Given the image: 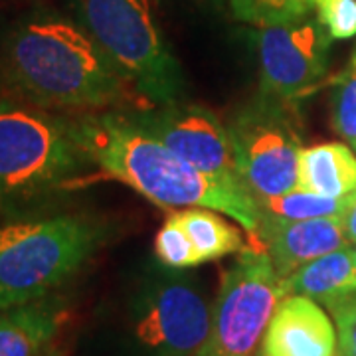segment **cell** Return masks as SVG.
<instances>
[{
	"label": "cell",
	"instance_id": "23",
	"mask_svg": "<svg viewBox=\"0 0 356 356\" xmlns=\"http://www.w3.org/2000/svg\"><path fill=\"white\" fill-rule=\"evenodd\" d=\"M343 229L346 236V242L356 245V192L348 196V202L343 212Z\"/></svg>",
	"mask_w": 356,
	"mask_h": 356
},
{
	"label": "cell",
	"instance_id": "3",
	"mask_svg": "<svg viewBox=\"0 0 356 356\" xmlns=\"http://www.w3.org/2000/svg\"><path fill=\"white\" fill-rule=\"evenodd\" d=\"M105 240L89 214H50L0 224V309L24 305L64 285Z\"/></svg>",
	"mask_w": 356,
	"mask_h": 356
},
{
	"label": "cell",
	"instance_id": "8",
	"mask_svg": "<svg viewBox=\"0 0 356 356\" xmlns=\"http://www.w3.org/2000/svg\"><path fill=\"white\" fill-rule=\"evenodd\" d=\"M212 307L186 275H161L139 297L135 343L147 356H196L208 339Z\"/></svg>",
	"mask_w": 356,
	"mask_h": 356
},
{
	"label": "cell",
	"instance_id": "14",
	"mask_svg": "<svg viewBox=\"0 0 356 356\" xmlns=\"http://www.w3.org/2000/svg\"><path fill=\"white\" fill-rule=\"evenodd\" d=\"M285 295H305L313 301L331 307L356 291V257L353 248L317 257L283 280Z\"/></svg>",
	"mask_w": 356,
	"mask_h": 356
},
{
	"label": "cell",
	"instance_id": "6",
	"mask_svg": "<svg viewBox=\"0 0 356 356\" xmlns=\"http://www.w3.org/2000/svg\"><path fill=\"white\" fill-rule=\"evenodd\" d=\"M283 297V280L266 250L248 245L222 277L210 332L196 356H254Z\"/></svg>",
	"mask_w": 356,
	"mask_h": 356
},
{
	"label": "cell",
	"instance_id": "5",
	"mask_svg": "<svg viewBox=\"0 0 356 356\" xmlns=\"http://www.w3.org/2000/svg\"><path fill=\"white\" fill-rule=\"evenodd\" d=\"M77 14L149 107L180 99L182 72L161 36L149 0H77Z\"/></svg>",
	"mask_w": 356,
	"mask_h": 356
},
{
	"label": "cell",
	"instance_id": "17",
	"mask_svg": "<svg viewBox=\"0 0 356 356\" xmlns=\"http://www.w3.org/2000/svg\"><path fill=\"white\" fill-rule=\"evenodd\" d=\"M348 198H329L317 192L295 188V191L259 198L257 206L264 214L283 218V220H311V218L343 216Z\"/></svg>",
	"mask_w": 356,
	"mask_h": 356
},
{
	"label": "cell",
	"instance_id": "21",
	"mask_svg": "<svg viewBox=\"0 0 356 356\" xmlns=\"http://www.w3.org/2000/svg\"><path fill=\"white\" fill-rule=\"evenodd\" d=\"M317 20L332 40L356 36V0H313Z\"/></svg>",
	"mask_w": 356,
	"mask_h": 356
},
{
	"label": "cell",
	"instance_id": "9",
	"mask_svg": "<svg viewBox=\"0 0 356 356\" xmlns=\"http://www.w3.org/2000/svg\"><path fill=\"white\" fill-rule=\"evenodd\" d=\"M331 36L317 18L303 16L257 32L261 91L295 102L318 88L329 70Z\"/></svg>",
	"mask_w": 356,
	"mask_h": 356
},
{
	"label": "cell",
	"instance_id": "22",
	"mask_svg": "<svg viewBox=\"0 0 356 356\" xmlns=\"http://www.w3.org/2000/svg\"><path fill=\"white\" fill-rule=\"evenodd\" d=\"M327 309L334 318L339 356H356V291Z\"/></svg>",
	"mask_w": 356,
	"mask_h": 356
},
{
	"label": "cell",
	"instance_id": "2",
	"mask_svg": "<svg viewBox=\"0 0 356 356\" xmlns=\"http://www.w3.org/2000/svg\"><path fill=\"white\" fill-rule=\"evenodd\" d=\"M77 143L102 177L123 182L161 208H210L240 222L254 240L261 210L243 188L196 170L123 109L74 119Z\"/></svg>",
	"mask_w": 356,
	"mask_h": 356
},
{
	"label": "cell",
	"instance_id": "7",
	"mask_svg": "<svg viewBox=\"0 0 356 356\" xmlns=\"http://www.w3.org/2000/svg\"><path fill=\"white\" fill-rule=\"evenodd\" d=\"M228 135L238 178L250 196L259 200L297 188L301 137L287 102L264 93L232 117Z\"/></svg>",
	"mask_w": 356,
	"mask_h": 356
},
{
	"label": "cell",
	"instance_id": "19",
	"mask_svg": "<svg viewBox=\"0 0 356 356\" xmlns=\"http://www.w3.org/2000/svg\"><path fill=\"white\" fill-rule=\"evenodd\" d=\"M331 125L356 153V48L332 86Z\"/></svg>",
	"mask_w": 356,
	"mask_h": 356
},
{
	"label": "cell",
	"instance_id": "24",
	"mask_svg": "<svg viewBox=\"0 0 356 356\" xmlns=\"http://www.w3.org/2000/svg\"><path fill=\"white\" fill-rule=\"evenodd\" d=\"M353 250H355V257H356V245H355V248H353Z\"/></svg>",
	"mask_w": 356,
	"mask_h": 356
},
{
	"label": "cell",
	"instance_id": "13",
	"mask_svg": "<svg viewBox=\"0 0 356 356\" xmlns=\"http://www.w3.org/2000/svg\"><path fill=\"white\" fill-rule=\"evenodd\" d=\"M65 318L62 301L51 297L0 309V356H56Z\"/></svg>",
	"mask_w": 356,
	"mask_h": 356
},
{
	"label": "cell",
	"instance_id": "18",
	"mask_svg": "<svg viewBox=\"0 0 356 356\" xmlns=\"http://www.w3.org/2000/svg\"><path fill=\"white\" fill-rule=\"evenodd\" d=\"M229 6L238 20L264 28L309 16L313 0H229Z\"/></svg>",
	"mask_w": 356,
	"mask_h": 356
},
{
	"label": "cell",
	"instance_id": "12",
	"mask_svg": "<svg viewBox=\"0 0 356 356\" xmlns=\"http://www.w3.org/2000/svg\"><path fill=\"white\" fill-rule=\"evenodd\" d=\"M261 356H339L334 325L311 297L285 295L267 325Z\"/></svg>",
	"mask_w": 356,
	"mask_h": 356
},
{
	"label": "cell",
	"instance_id": "4",
	"mask_svg": "<svg viewBox=\"0 0 356 356\" xmlns=\"http://www.w3.org/2000/svg\"><path fill=\"white\" fill-rule=\"evenodd\" d=\"M88 165L74 119L24 102L0 103V204L34 200L79 184Z\"/></svg>",
	"mask_w": 356,
	"mask_h": 356
},
{
	"label": "cell",
	"instance_id": "1",
	"mask_svg": "<svg viewBox=\"0 0 356 356\" xmlns=\"http://www.w3.org/2000/svg\"><path fill=\"white\" fill-rule=\"evenodd\" d=\"M2 86L46 111L151 109L81 24L42 16L18 24L0 50Z\"/></svg>",
	"mask_w": 356,
	"mask_h": 356
},
{
	"label": "cell",
	"instance_id": "15",
	"mask_svg": "<svg viewBox=\"0 0 356 356\" xmlns=\"http://www.w3.org/2000/svg\"><path fill=\"white\" fill-rule=\"evenodd\" d=\"M297 188L329 198H348L356 192V154L344 143H321L301 149Z\"/></svg>",
	"mask_w": 356,
	"mask_h": 356
},
{
	"label": "cell",
	"instance_id": "20",
	"mask_svg": "<svg viewBox=\"0 0 356 356\" xmlns=\"http://www.w3.org/2000/svg\"><path fill=\"white\" fill-rule=\"evenodd\" d=\"M154 254L168 269H188L200 266L194 243L172 214L166 218L165 226L159 229L154 238Z\"/></svg>",
	"mask_w": 356,
	"mask_h": 356
},
{
	"label": "cell",
	"instance_id": "16",
	"mask_svg": "<svg viewBox=\"0 0 356 356\" xmlns=\"http://www.w3.org/2000/svg\"><path fill=\"white\" fill-rule=\"evenodd\" d=\"M172 216L188 234L200 264L240 254L248 248L242 232L210 208H182Z\"/></svg>",
	"mask_w": 356,
	"mask_h": 356
},
{
	"label": "cell",
	"instance_id": "10",
	"mask_svg": "<svg viewBox=\"0 0 356 356\" xmlns=\"http://www.w3.org/2000/svg\"><path fill=\"white\" fill-rule=\"evenodd\" d=\"M133 115L149 133L163 140L172 153L196 170L224 184L243 188L238 178L228 127H224L216 115L206 107L177 102L139 109Z\"/></svg>",
	"mask_w": 356,
	"mask_h": 356
},
{
	"label": "cell",
	"instance_id": "11",
	"mask_svg": "<svg viewBox=\"0 0 356 356\" xmlns=\"http://www.w3.org/2000/svg\"><path fill=\"white\" fill-rule=\"evenodd\" d=\"M248 245L266 250L281 280L323 255L346 248L343 218L283 220L261 212V222Z\"/></svg>",
	"mask_w": 356,
	"mask_h": 356
}]
</instances>
